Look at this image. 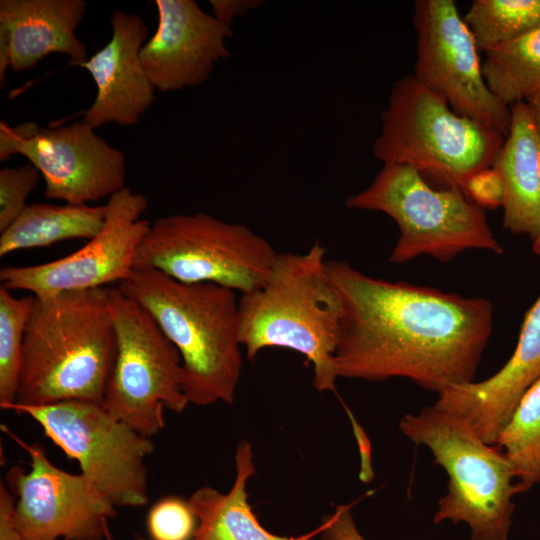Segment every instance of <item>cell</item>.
<instances>
[{"label":"cell","mask_w":540,"mask_h":540,"mask_svg":"<svg viewBox=\"0 0 540 540\" xmlns=\"http://www.w3.org/2000/svg\"><path fill=\"white\" fill-rule=\"evenodd\" d=\"M31 163L0 170V232L5 230L26 208L27 199L40 179Z\"/></svg>","instance_id":"27"},{"label":"cell","mask_w":540,"mask_h":540,"mask_svg":"<svg viewBox=\"0 0 540 540\" xmlns=\"http://www.w3.org/2000/svg\"><path fill=\"white\" fill-rule=\"evenodd\" d=\"M212 15L221 23L231 27L236 17L244 16L259 8L260 0H210Z\"/></svg>","instance_id":"31"},{"label":"cell","mask_w":540,"mask_h":540,"mask_svg":"<svg viewBox=\"0 0 540 540\" xmlns=\"http://www.w3.org/2000/svg\"><path fill=\"white\" fill-rule=\"evenodd\" d=\"M495 446L525 492L540 482V378L521 398Z\"/></svg>","instance_id":"23"},{"label":"cell","mask_w":540,"mask_h":540,"mask_svg":"<svg viewBox=\"0 0 540 540\" xmlns=\"http://www.w3.org/2000/svg\"><path fill=\"white\" fill-rule=\"evenodd\" d=\"M319 241L304 253H278L265 283L239 297V339L254 361L270 347L298 352L313 366L318 392H335L342 304Z\"/></svg>","instance_id":"4"},{"label":"cell","mask_w":540,"mask_h":540,"mask_svg":"<svg viewBox=\"0 0 540 540\" xmlns=\"http://www.w3.org/2000/svg\"><path fill=\"white\" fill-rule=\"evenodd\" d=\"M327 270L342 304L338 378L403 377L437 394L473 381L493 328L489 300L374 278L345 260Z\"/></svg>","instance_id":"1"},{"label":"cell","mask_w":540,"mask_h":540,"mask_svg":"<svg viewBox=\"0 0 540 540\" xmlns=\"http://www.w3.org/2000/svg\"><path fill=\"white\" fill-rule=\"evenodd\" d=\"M106 205L28 204L0 235V257L18 250L69 239L94 238L102 229Z\"/></svg>","instance_id":"21"},{"label":"cell","mask_w":540,"mask_h":540,"mask_svg":"<svg viewBox=\"0 0 540 540\" xmlns=\"http://www.w3.org/2000/svg\"><path fill=\"white\" fill-rule=\"evenodd\" d=\"M111 24L110 41L78 66L91 74L97 87L95 100L82 119L93 129L108 123L135 125L154 101L155 88L140 60L148 36L144 20L115 10Z\"/></svg>","instance_id":"17"},{"label":"cell","mask_w":540,"mask_h":540,"mask_svg":"<svg viewBox=\"0 0 540 540\" xmlns=\"http://www.w3.org/2000/svg\"><path fill=\"white\" fill-rule=\"evenodd\" d=\"M109 287L35 297L28 317L16 403L103 404L117 354Z\"/></svg>","instance_id":"2"},{"label":"cell","mask_w":540,"mask_h":540,"mask_svg":"<svg viewBox=\"0 0 540 540\" xmlns=\"http://www.w3.org/2000/svg\"><path fill=\"white\" fill-rule=\"evenodd\" d=\"M540 378V295L526 312L517 345L506 364L480 382L450 387L434 406L466 422L495 445L525 392Z\"/></svg>","instance_id":"16"},{"label":"cell","mask_w":540,"mask_h":540,"mask_svg":"<svg viewBox=\"0 0 540 540\" xmlns=\"http://www.w3.org/2000/svg\"><path fill=\"white\" fill-rule=\"evenodd\" d=\"M106 540H113V538L111 536V533H110V530H108V532H107Z\"/></svg>","instance_id":"33"},{"label":"cell","mask_w":540,"mask_h":540,"mask_svg":"<svg viewBox=\"0 0 540 540\" xmlns=\"http://www.w3.org/2000/svg\"><path fill=\"white\" fill-rule=\"evenodd\" d=\"M463 20L485 52L540 27V0H475Z\"/></svg>","instance_id":"24"},{"label":"cell","mask_w":540,"mask_h":540,"mask_svg":"<svg viewBox=\"0 0 540 540\" xmlns=\"http://www.w3.org/2000/svg\"><path fill=\"white\" fill-rule=\"evenodd\" d=\"M399 428L413 443L426 446L448 475L447 492L438 502L433 523H465L470 540H508L515 510L512 499L525 491L504 453L484 442L466 422L434 405L406 414Z\"/></svg>","instance_id":"5"},{"label":"cell","mask_w":540,"mask_h":540,"mask_svg":"<svg viewBox=\"0 0 540 540\" xmlns=\"http://www.w3.org/2000/svg\"><path fill=\"white\" fill-rule=\"evenodd\" d=\"M351 209L385 213L399 228L390 254L395 264L421 255L448 262L468 249L501 254L482 208L456 186L434 189L407 165H384L363 191L348 196Z\"/></svg>","instance_id":"7"},{"label":"cell","mask_w":540,"mask_h":540,"mask_svg":"<svg viewBox=\"0 0 540 540\" xmlns=\"http://www.w3.org/2000/svg\"><path fill=\"white\" fill-rule=\"evenodd\" d=\"M505 186L503 225L528 235L540 255V142L526 101L511 106V125L493 165Z\"/></svg>","instance_id":"19"},{"label":"cell","mask_w":540,"mask_h":540,"mask_svg":"<svg viewBox=\"0 0 540 540\" xmlns=\"http://www.w3.org/2000/svg\"><path fill=\"white\" fill-rule=\"evenodd\" d=\"M417 61L413 75L459 115L507 137L511 107L488 88L478 48L453 0L415 1Z\"/></svg>","instance_id":"11"},{"label":"cell","mask_w":540,"mask_h":540,"mask_svg":"<svg viewBox=\"0 0 540 540\" xmlns=\"http://www.w3.org/2000/svg\"><path fill=\"white\" fill-rule=\"evenodd\" d=\"M1 409L31 417L116 507L147 504L145 462L155 445L151 438L112 416L102 404L70 400L35 406L14 402Z\"/></svg>","instance_id":"10"},{"label":"cell","mask_w":540,"mask_h":540,"mask_svg":"<svg viewBox=\"0 0 540 540\" xmlns=\"http://www.w3.org/2000/svg\"><path fill=\"white\" fill-rule=\"evenodd\" d=\"M15 496L1 480L0 483V540H24L20 531Z\"/></svg>","instance_id":"30"},{"label":"cell","mask_w":540,"mask_h":540,"mask_svg":"<svg viewBox=\"0 0 540 540\" xmlns=\"http://www.w3.org/2000/svg\"><path fill=\"white\" fill-rule=\"evenodd\" d=\"M26 157L45 181L44 195L82 205L110 197L125 187L124 154L84 122L57 128L36 123L0 125V160Z\"/></svg>","instance_id":"12"},{"label":"cell","mask_w":540,"mask_h":540,"mask_svg":"<svg viewBox=\"0 0 540 540\" xmlns=\"http://www.w3.org/2000/svg\"><path fill=\"white\" fill-rule=\"evenodd\" d=\"M108 300L117 354L103 406L116 419L152 438L165 426L164 412L189 404L182 387V360L153 317L119 287Z\"/></svg>","instance_id":"9"},{"label":"cell","mask_w":540,"mask_h":540,"mask_svg":"<svg viewBox=\"0 0 540 540\" xmlns=\"http://www.w3.org/2000/svg\"><path fill=\"white\" fill-rule=\"evenodd\" d=\"M34 296L15 297L0 286V407L16 402L24 336Z\"/></svg>","instance_id":"25"},{"label":"cell","mask_w":540,"mask_h":540,"mask_svg":"<svg viewBox=\"0 0 540 540\" xmlns=\"http://www.w3.org/2000/svg\"><path fill=\"white\" fill-rule=\"evenodd\" d=\"M320 540H367L359 531L350 507L340 505L320 525Z\"/></svg>","instance_id":"29"},{"label":"cell","mask_w":540,"mask_h":540,"mask_svg":"<svg viewBox=\"0 0 540 540\" xmlns=\"http://www.w3.org/2000/svg\"><path fill=\"white\" fill-rule=\"evenodd\" d=\"M177 348L189 404L232 403L242 370L239 299L214 283H185L151 268H133L118 285Z\"/></svg>","instance_id":"3"},{"label":"cell","mask_w":540,"mask_h":540,"mask_svg":"<svg viewBox=\"0 0 540 540\" xmlns=\"http://www.w3.org/2000/svg\"><path fill=\"white\" fill-rule=\"evenodd\" d=\"M197 520L188 501L168 496L157 501L147 516L152 540H192Z\"/></svg>","instance_id":"26"},{"label":"cell","mask_w":540,"mask_h":540,"mask_svg":"<svg viewBox=\"0 0 540 540\" xmlns=\"http://www.w3.org/2000/svg\"><path fill=\"white\" fill-rule=\"evenodd\" d=\"M86 10L84 0H1L0 23L9 32L12 71L31 69L51 53L67 55L69 66L87 61V48L75 34Z\"/></svg>","instance_id":"18"},{"label":"cell","mask_w":540,"mask_h":540,"mask_svg":"<svg viewBox=\"0 0 540 540\" xmlns=\"http://www.w3.org/2000/svg\"><path fill=\"white\" fill-rule=\"evenodd\" d=\"M505 138L457 114L407 74L391 89L373 155L384 165H407L462 190L470 176L493 165Z\"/></svg>","instance_id":"6"},{"label":"cell","mask_w":540,"mask_h":540,"mask_svg":"<svg viewBox=\"0 0 540 540\" xmlns=\"http://www.w3.org/2000/svg\"><path fill=\"white\" fill-rule=\"evenodd\" d=\"M30 456V470L11 468L6 476L15 497L24 540H104L116 506L82 473L55 466L38 443L27 444L1 426Z\"/></svg>","instance_id":"13"},{"label":"cell","mask_w":540,"mask_h":540,"mask_svg":"<svg viewBox=\"0 0 540 540\" xmlns=\"http://www.w3.org/2000/svg\"><path fill=\"white\" fill-rule=\"evenodd\" d=\"M526 102L530 108L533 124L540 142V92Z\"/></svg>","instance_id":"32"},{"label":"cell","mask_w":540,"mask_h":540,"mask_svg":"<svg viewBox=\"0 0 540 540\" xmlns=\"http://www.w3.org/2000/svg\"><path fill=\"white\" fill-rule=\"evenodd\" d=\"M235 478L227 493L203 486L188 500L197 526L192 540H312L320 526L301 536H281L265 529L255 516L249 501L247 484L256 473L252 445L246 439L235 452ZM137 540H145L137 536Z\"/></svg>","instance_id":"20"},{"label":"cell","mask_w":540,"mask_h":540,"mask_svg":"<svg viewBox=\"0 0 540 540\" xmlns=\"http://www.w3.org/2000/svg\"><path fill=\"white\" fill-rule=\"evenodd\" d=\"M484 53L485 82L507 106L540 92V27Z\"/></svg>","instance_id":"22"},{"label":"cell","mask_w":540,"mask_h":540,"mask_svg":"<svg viewBox=\"0 0 540 540\" xmlns=\"http://www.w3.org/2000/svg\"><path fill=\"white\" fill-rule=\"evenodd\" d=\"M146 197L124 187L108 198L101 231L82 248L57 260L30 266H5L1 287L35 297L107 287L127 279L138 245L151 222L140 219Z\"/></svg>","instance_id":"14"},{"label":"cell","mask_w":540,"mask_h":540,"mask_svg":"<svg viewBox=\"0 0 540 540\" xmlns=\"http://www.w3.org/2000/svg\"><path fill=\"white\" fill-rule=\"evenodd\" d=\"M462 191L482 209L502 206L505 198L502 175L494 166L482 169L470 176Z\"/></svg>","instance_id":"28"},{"label":"cell","mask_w":540,"mask_h":540,"mask_svg":"<svg viewBox=\"0 0 540 540\" xmlns=\"http://www.w3.org/2000/svg\"><path fill=\"white\" fill-rule=\"evenodd\" d=\"M278 253L249 227L206 213L173 214L151 223L133 268L185 283H214L240 295L261 287Z\"/></svg>","instance_id":"8"},{"label":"cell","mask_w":540,"mask_h":540,"mask_svg":"<svg viewBox=\"0 0 540 540\" xmlns=\"http://www.w3.org/2000/svg\"><path fill=\"white\" fill-rule=\"evenodd\" d=\"M158 26L142 46L140 60L155 89L182 90L203 84L230 53L231 27L193 0H156Z\"/></svg>","instance_id":"15"}]
</instances>
